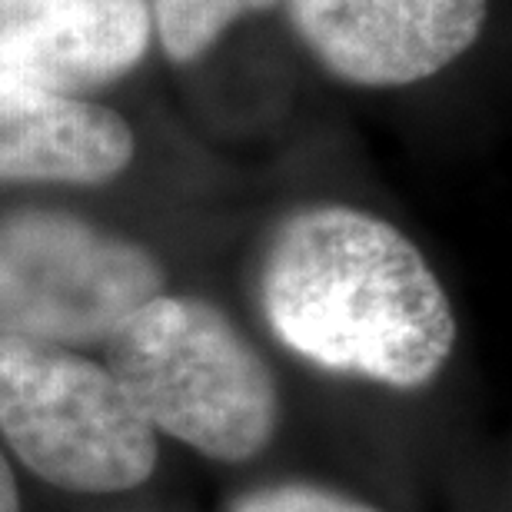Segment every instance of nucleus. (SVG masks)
I'll return each mask as SVG.
<instances>
[{
  "mask_svg": "<svg viewBox=\"0 0 512 512\" xmlns=\"http://www.w3.org/2000/svg\"><path fill=\"white\" fill-rule=\"evenodd\" d=\"M260 310L296 356L389 389L433 383L456 346L426 256L393 223L340 203L303 207L273 230Z\"/></svg>",
  "mask_w": 512,
  "mask_h": 512,
  "instance_id": "1",
  "label": "nucleus"
},
{
  "mask_svg": "<svg viewBox=\"0 0 512 512\" xmlns=\"http://www.w3.org/2000/svg\"><path fill=\"white\" fill-rule=\"evenodd\" d=\"M104 366L153 433L250 463L280 429V386L247 333L200 296L160 293L104 343Z\"/></svg>",
  "mask_w": 512,
  "mask_h": 512,
  "instance_id": "2",
  "label": "nucleus"
},
{
  "mask_svg": "<svg viewBox=\"0 0 512 512\" xmlns=\"http://www.w3.org/2000/svg\"><path fill=\"white\" fill-rule=\"evenodd\" d=\"M0 436L67 493H127L157 469V433L120 383L64 346L0 340Z\"/></svg>",
  "mask_w": 512,
  "mask_h": 512,
  "instance_id": "3",
  "label": "nucleus"
},
{
  "mask_svg": "<svg viewBox=\"0 0 512 512\" xmlns=\"http://www.w3.org/2000/svg\"><path fill=\"white\" fill-rule=\"evenodd\" d=\"M163 286L147 247L77 213H0V340L100 346Z\"/></svg>",
  "mask_w": 512,
  "mask_h": 512,
  "instance_id": "4",
  "label": "nucleus"
},
{
  "mask_svg": "<svg viewBox=\"0 0 512 512\" xmlns=\"http://www.w3.org/2000/svg\"><path fill=\"white\" fill-rule=\"evenodd\" d=\"M306 50L356 87H409L483 34L489 0H283Z\"/></svg>",
  "mask_w": 512,
  "mask_h": 512,
  "instance_id": "5",
  "label": "nucleus"
},
{
  "mask_svg": "<svg viewBox=\"0 0 512 512\" xmlns=\"http://www.w3.org/2000/svg\"><path fill=\"white\" fill-rule=\"evenodd\" d=\"M150 37L147 0H0V84L90 94L127 77Z\"/></svg>",
  "mask_w": 512,
  "mask_h": 512,
  "instance_id": "6",
  "label": "nucleus"
},
{
  "mask_svg": "<svg viewBox=\"0 0 512 512\" xmlns=\"http://www.w3.org/2000/svg\"><path fill=\"white\" fill-rule=\"evenodd\" d=\"M133 160L124 117L84 97L0 84V183L97 187Z\"/></svg>",
  "mask_w": 512,
  "mask_h": 512,
  "instance_id": "7",
  "label": "nucleus"
},
{
  "mask_svg": "<svg viewBox=\"0 0 512 512\" xmlns=\"http://www.w3.org/2000/svg\"><path fill=\"white\" fill-rule=\"evenodd\" d=\"M283 0H153L150 24L173 64L200 60L240 17L280 7Z\"/></svg>",
  "mask_w": 512,
  "mask_h": 512,
  "instance_id": "8",
  "label": "nucleus"
},
{
  "mask_svg": "<svg viewBox=\"0 0 512 512\" xmlns=\"http://www.w3.org/2000/svg\"><path fill=\"white\" fill-rule=\"evenodd\" d=\"M227 512H383V509L313 483H276L237 496Z\"/></svg>",
  "mask_w": 512,
  "mask_h": 512,
  "instance_id": "9",
  "label": "nucleus"
},
{
  "mask_svg": "<svg viewBox=\"0 0 512 512\" xmlns=\"http://www.w3.org/2000/svg\"><path fill=\"white\" fill-rule=\"evenodd\" d=\"M0 512H20V493H17V479L14 469L0 453Z\"/></svg>",
  "mask_w": 512,
  "mask_h": 512,
  "instance_id": "10",
  "label": "nucleus"
}]
</instances>
